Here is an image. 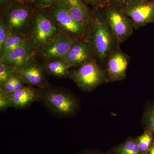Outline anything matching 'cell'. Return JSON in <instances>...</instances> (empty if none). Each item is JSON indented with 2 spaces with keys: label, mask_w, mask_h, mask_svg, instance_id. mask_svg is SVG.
<instances>
[{
  "label": "cell",
  "mask_w": 154,
  "mask_h": 154,
  "mask_svg": "<svg viewBox=\"0 0 154 154\" xmlns=\"http://www.w3.org/2000/svg\"><path fill=\"white\" fill-rule=\"evenodd\" d=\"M39 102L51 113L60 118H69L79 110L77 97L69 90L49 85L41 89Z\"/></svg>",
  "instance_id": "cell-1"
},
{
  "label": "cell",
  "mask_w": 154,
  "mask_h": 154,
  "mask_svg": "<svg viewBox=\"0 0 154 154\" xmlns=\"http://www.w3.org/2000/svg\"><path fill=\"white\" fill-rule=\"evenodd\" d=\"M86 40L92 47L97 60L101 63L106 61L116 42L105 16L97 14L92 17Z\"/></svg>",
  "instance_id": "cell-2"
},
{
  "label": "cell",
  "mask_w": 154,
  "mask_h": 154,
  "mask_svg": "<svg viewBox=\"0 0 154 154\" xmlns=\"http://www.w3.org/2000/svg\"><path fill=\"white\" fill-rule=\"evenodd\" d=\"M69 78L80 90L90 92L107 82L106 72L96 58L70 70Z\"/></svg>",
  "instance_id": "cell-3"
},
{
  "label": "cell",
  "mask_w": 154,
  "mask_h": 154,
  "mask_svg": "<svg viewBox=\"0 0 154 154\" xmlns=\"http://www.w3.org/2000/svg\"><path fill=\"white\" fill-rule=\"evenodd\" d=\"M60 33L59 28L49 14L41 10L34 11L27 36L37 49Z\"/></svg>",
  "instance_id": "cell-4"
},
{
  "label": "cell",
  "mask_w": 154,
  "mask_h": 154,
  "mask_svg": "<svg viewBox=\"0 0 154 154\" xmlns=\"http://www.w3.org/2000/svg\"><path fill=\"white\" fill-rule=\"evenodd\" d=\"M26 3L14 2L2 10L1 19L11 33L27 35L33 19L34 12Z\"/></svg>",
  "instance_id": "cell-5"
},
{
  "label": "cell",
  "mask_w": 154,
  "mask_h": 154,
  "mask_svg": "<svg viewBox=\"0 0 154 154\" xmlns=\"http://www.w3.org/2000/svg\"><path fill=\"white\" fill-rule=\"evenodd\" d=\"M48 9V14L57 25L61 33L80 39L86 38L88 28L76 22L60 3Z\"/></svg>",
  "instance_id": "cell-6"
},
{
  "label": "cell",
  "mask_w": 154,
  "mask_h": 154,
  "mask_svg": "<svg viewBox=\"0 0 154 154\" xmlns=\"http://www.w3.org/2000/svg\"><path fill=\"white\" fill-rule=\"evenodd\" d=\"M105 17L117 46L133 33L135 29L132 22L120 9L109 7L105 12Z\"/></svg>",
  "instance_id": "cell-7"
},
{
  "label": "cell",
  "mask_w": 154,
  "mask_h": 154,
  "mask_svg": "<svg viewBox=\"0 0 154 154\" xmlns=\"http://www.w3.org/2000/svg\"><path fill=\"white\" fill-rule=\"evenodd\" d=\"M135 30L154 22V0H130L120 9Z\"/></svg>",
  "instance_id": "cell-8"
},
{
  "label": "cell",
  "mask_w": 154,
  "mask_h": 154,
  "mask_svg": "<svg viewBox=\"0 0 154 154\" xmlns=\"http://www.w3.org/2000/svg\"><path fill=\"white\" fill-rule=\"evenodd\" d=\"M79 39L60 33L39 49L40 54L45 61L63 59Z\"/></svg>",
  "instance_id": "cell-9"
},
{
  "label": "cell",
  "mask_w": 154,
  "mask_h": 154,
  "mask_svg": "<svg viewBox=\"0 0 154 154\" xmlns=\"http://www.w3.org/2000/svg\"><path fill=\"white\" fill-rule=\"evenodd\" d=\"M129 57L119 48L114 49L106 60L107 82L122 81L126 78Z\"/></svg>",
  "instance_id": "cell-10"
},
{
  "label": "cell",
  "mask_w": 154,
  "mask_h": 154,
  "mask_svg": "<svg viewBox=\"0 0 154 154\" xmlns=\"http://www.w3.org/2000/svg\"><path fill=\"white\" fill-rule=\"evenodd\" d=\"M17 73L25 85L40 89L48 87V75L43 64L38 63L33 58L24 66L17 70Z\"/></svg>",
  "instance_id": "cell-11"
},
{
  "label": "cell",
  "mask_w": 154,
  "mask_h": 154,
  "mask_svg": "<svg viewBox=\"0 0 154 154\" xmlns=\"http://www.w3.org/2000/svg\"><path fill=\"white\" fill-rule=\"evenodd\" d=\"M37 49L28 41L11 52L0 57V63L13 67L17 70L34 58Z\"/></svg>",
  "instance_id": "cell-12"
},
{
  "label": "cell",
  "mask_w": 154,
  "mask_h": 154,
  "mask_svg": "<svg viewBox=\"0 0 154 154\" xmlns=\"http://www.w3.org/2000/svg\"><path fill=\"white\" fill-rule=\"evenodd\" d=\"M92 47L86 39H79L74 45L63 60L70 69L95 58Z\"/></svg>",
  "instance_id": "cell-13"
},
{
  "label": "cell",
  "mask_w": 154,
  "mask_h": 154,
  "mask_svg": "<svg viewBox=\"0 0 154 154\" xmlns=\"http://www.w3.org/2000/svg\"><path fill=\"white\" fill-rule=\"evenodd\" d=\"M41 89L31 86H24L15 91L11 96V107L24 109L29 107L34 102H39Z\"/></svg>",
  "instance_id": "cell-14"
},
{
  "label": "cell",
  "mask_w": 154,
  "mask_h": 154,
  "mask_svg": "<svg viewBox=\"0 0 154 154\" xmlns=\"http://www.w3.org/2000/svg\"><path fill=\"white\" fill-rule=\"evenodd\" d=\"M58 3L66 9L76 22L88 28L92 17L83 0H60Z\"/></svg>",
  "instance_id": "cell-15"
},
{
  "label": "cell",
  "mask_w": 154,
  "mask_h": 154,
  "mask_svg": "<svg viewBox=\"0 0 154 154\" xmlns=\"http://www.w3.org/2000/svg\"><path fill=\"white\" fill-rule=\"evenodd\" d=\"M43 65L48 75L59 78L69 77L70 68L63 60L46 61Z\"/></svg>",
  "instance_id": "cell-16"
},
{
  "label": "cell",
  "mask_w": 154,
  "mask_h": 154,
  "mask_svg": "<svg viewBox=\"0 0 154 154\" xmlns=\"http://www.w3.org/2000/svg\"><path fill=\"white\" fill-rule=\"evenodd\" d=\"M28 41L30 40L27 35L11 32L0 51L1 56L11 52Z\"/></svg>",
  "instance_id": "cell-17"
},
{
  "label": "cell",
  "mask_w": 154,
  "mask_h": 154,
  "mask_svg": "<svg viewBox=\"0 0 154 154\" xmlns=\"http://www.w3.org/2000/svg\"><path fill=\"white\" fill-rule=\"evenodd\" d=\"M109 154H141L136 138L130 137L107 152Z\"/></svg>",
  "instance_id": "cell-18"
},
{
  "label": "cell",
  "mask_w": 154,
  "mask_h": 154,
  "mask_svg": "<svg viewBox=\"0 0 154 154\" xmlns=\"http://www.w3.org/2000/svg\"><path fill=\"white\" fill-rule=\"evenodd\" d=\"M154 134L151 131L145 129L142 134L136 138L141 154H148L149 150L154 142Z\"/></svg>",
  "instance_id": "cell-19"
},
{
  "label": "cell",
  "mask_w": 154,
  "mask_h": 154,
  "mask_svg": "<svg viewBox=\"0 0 154 154\" xmlns=\"http://www.w3.org/2000/svg\"><path fill=\"white\" fill-rule=\"evenodd\" d=\"M25 85V83L17 73L7 80L0 88L10 95L22 88Z\"/></svg>",
  "instance_id": "cell-20"
},
{
  "label": "cell",
  "mask_w": 154,
  "mask_h": 154,
  "mask_svg": "<svg viewBox=\"0 0 154 154\" xmlns=\"http://www.w3.org/2000/svg\"><path fill=\"white\" fill-rule=\"evenodd\" d=\"M143 122L145 129L154 133V102L150 103L144 112Z\"/></svg>",
  "instance_id": "cell-21"
},
{
  "label": "cell",
  "mask_w": 154,
  "mask_h": 154,
  "mask_svg": "<svg viewBox=\"0 0 154 154\" xmlns=\"http://www.w3.org/2000/svg\"><path fill=\"white\" fill-rule=\"evenodd\" d=\"M17 69L3 63H0V88L8 79L17 75Z\"/></svg>",
  "instance_id": "cell-22"
},
{
  "label": "cell",
  "mask_w": 154,
  "mask_h": 154,
  "mask_svg": "<svg viewBox=\"0 0 154 154\" xmlns=\"http://www.w3.org/2000/svg\"><path fill=\"white\" fill-rule=\"evenodd\" d=\"M11 96L0 88V110L5 111L11 107Z\"/></svg>",
  "instance_id": "cell-23"
},
{
  "label": "cell",
  "mask_w": 154,
  "mask_h": 154,
  "mask_svg": "<svg viewBox=\"0 0 154 154\" xmlns=\"http://www.w3.org/2000/svg\"><path fill=\"white\" fill-rule=\"evenodd\" d=\"M11 31L7 25L2 19L0 20V51L2 49L6 39L8 38Z\"/></svg>",
  "instance_id": "cell-24"
},
{
  "label": "cell",
  "mask_w": 154,
  "mask_h": 154,
  "mask_svg": "<svg viewBox=\"0 0 154 154\" xmlns=\"http://www.w3.org/2000/svg\"><path fill=\"white\" fill-rule=\"evenodd\" d=\"M60 0H34V3L39 9H48L57 4Z\"/></svg>",
  "instance_id": "cell-25"
},
{
  "label": "cell",
  "mask_w": 154,
  "mask_h": 154,
  "mask_svg": "<svg viewBox=\"0 0 154 154\" xmlns=\"http://www.w3.org/2000/svg\"><path fill=\"white\" fill-rule=\"evenodd\" d=\"M86 5H90L92 7L98 8L103 5L107 2L108 0H83Z\"/></svg>",
  "instance_id": "cell-26"
},
{
  "label": "cell",
  "mask_w": 154,
  "mask_h": 154,
  "mask_svg": "<svg viewBox=\"0 0 154 154\" xmlns=\"http://www.w3.org/2000/svg\"><path fill=\"white\" fill-rule=\"evenodd\" d=\"M130 0H108L110 3V7L120 9L125 5Z\"/></svg>",
  "instance_id": "cell-27"
},
{
  "label": "cell",
  "mask_w": 154,
  "mask_h": 154,
  "mask_svg": "<svg viewBox=\"0 0 154 154\" xmlns=\"http://www.w3.org/2000/svg\"><path fill=\"white\" fill-rule=\"evenodd\" d=\"M77 154H109L107 152H104L98 149H87L80 152Z\"/></svg>",
  "instance_id": "cell-28"
},
{
  "label": "cell",
  "mask_w": 154,
  "mask_h": 154,
  "mask_svg": "<svg viewBox=\"0 0 154 154\" xmlns=\"http://www.w3.org/2000/svg\"><path fill=\"white\" fill-rule=\"evenodd\" d=\"M15 0H0V5L1 9H3L8 8L14 2Z\"/></svg>",
  "instance_id": "cell-29"
},
{
  "label": "cell",
  "mask_w": 154,
  "mask_h": 154,
  "mask_svg": "<svg viewBox=\"0 0 154 154\" xmlns=\"http://www.w3.org/2000/svg\"><path fill=\"white\" fill-rule=\"evenodd\" d=\"M148 154H154V142L148 152Z\"/></svg>",
  "instance_id": "cell-30"
},
{
  "label": "cell",
  "mask_w": 154,
  "mask_h": 154,
  "mask_svg": "<svg viewBox=\"0 0 154 154\" xmlns=\"http://www.w3.org/2000/svg\"><path fill=\"white\" fill-rule=\"evenodd\" d=\"M18 2L24 3L34 2V0H18Z\"/></svg>",
  "instance_id": "cell-31"
}]
</instances>
